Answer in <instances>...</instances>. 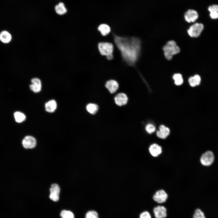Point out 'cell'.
Masks as SVG:
<instances>
[{
    "label": "cell",
    "mask_w": 218,
    "mask_h": 218,
    "mask_svg": "<svg viewBox=\"0 0 218 218\" xmlns=\"http://www.w3.org/2000/svg\"><path fill=\"white\" fill-rule=\"evenodd\" d=\"M114 43L120 51L122 60L128 66L134 67L140 56V39L135 37L122 36L112 32Z\"/></svg>",
    "instance_id": "cell-1"
},
{
    "label": "cell",
    "mask_w": 218,
    "mask_h": 218,
    "mask_svg": "<svg viewBox=\"0 0 218 218\" xmlns=\"http://www.w3.org/2000/svg\"><path fill=\"white\" fill-rule=\"evenodd\" d=\"M97 47L101 55L105 56L109 60L114 59V46L112 43L107 42H100L98 43Z\"/></svg>",
    "instance_id": "cell-2"
},
{
    "label": "cell",
    "mask_w": 218,
    "mask_h": 218,
    "mask_svg": "<svg viewBox=\"0 0 218 218\" xmlns=\"http://www.w3.org/2000/svg\"><path fill=\"white\" fill-rule=\"evenodd\" d=\"M164 54L168 60L172 59L173 55L179 53L180 49L175 41L170 40L168 41L163 48Z\"/></svg>",
    "instance_id": "cell-3"
},
{
    "label": "cell",
    "mask_w": 218,
    "mask_h": 218,
    "mask_svg": "<svg viewBox=\"0 0 218 218\" xmlns=\"http://www.w3.org/2000/svg\"><path fill=\"white\" fill-rule=\"evenodd\" d=\"M203 28L204 26L203 24L196 23L190 27L187 30V33L191 37L197 38L200 35Z\"/></svg>",
    "instance_id": "cell-4"
},
{
    "label": "cell",
    "mask_w": 218,
    "mask_h": 218,
    "mask_svg": "<svg viewBox=\"0 0 218 218\" xmlns=\"http://www.w3.org/2000/svg\"><path fill=\"white\" fill-rule=\"evenodd\" d=\"M155 218H166L168 216L167 209L163 205L155 206L152 209Z\"/></svg>",
    "instance_id": "cell-5"
},
{
    "label": "cell",
    "mask_w": 218,
    "mask_h": 218,
    "mask_svg": "<svg viewBox=\"0 0 218 218\" xmlns=\"http://www.w3.org/2000/svg\"><path fill=\"white\" fill-rule=\"evenodd\" d=\"M168 198L167 194L163 190L157 191L153 197L154 201L159 204L165 203L167 201Z\"/></svg>",
    "instance_id": "cell-6"
},
{
    "label": "cell",
    "mask_w": 218,
    "mask_h": 218,
    "mask_svg": "<svg viewBox=\"0 0 218 218\" xmlns=\"http://www.w3.org/2000/svg\"><path fill=\"white\" fill-rule=\"evenodd\" d=\"M214 157L213 153L208 151L203 154L200 158V162L202 165L208 166L211 165L213 162Z\"/></svg>",
    "instance_id": "cell-7"
},
{
    "label": "cell",
    "mask_w": 218,
    "mask_h": 218,
    "mask_svg": "<svg viewBox=\"0 0 218 218\" xmlns=\"http://www.w3.org/2000/svg\"><path fill=\"white\" fill-rule=\"evenodd\" d=\"M22 144L23 147L25 149H32L35 147L36 140L33 137L27 136L23 139Z\"/></svg>",
    "instance_id": "cell-8"
},
{
    "label": "cell",
    "mask_w": 218,
    "mask_h": 218,
    "mask_svg": "<svg viewBox=\"0 0 218 218\" xmlns=\"http://www.w3.org/2000/svg\"><path fill=\"white\" fill-rule=\"evenodd\" d=\"M60 188L57 184L51 185L50 189V192L49 195L50 199L54 201H57L59 199V194L60 192Z\"/></svg>",
    "instance_id": "cell-9"
},
{
    "label": "cell",
    "mask_w": 218,
    "mask_h": 218,
    "mask_svg": "<svg viewBox=\"0 0 218 218\" xmlns=\"http://www.w3.org/2000/svg\"><path fill=\"white\" fill-rule=\"evenodd\" d=\"M184 18L188 23L194 22L198 18L197 12L193 9H189L185 13Z\"/></svg>",
    "instance_id": "cell-10"
},
{
    "label": "cell",
    "mask_w": 218,
    "mask_h": 218,
    "mask_svg": "<svg viewBox=\"0 0 218 218\" xmlns=\"http://www.w3.org/2000/svg\"><path fill=\"white\" fill-rule=\"evenodd\" d=\"M29 87L31 90L35 93L39 92L41 90V80L37 78H32Z\"/></svg>",
    "instance_id": "cell-11"
},
{
    "label": "cell",
    "mask_w": 218,
    "mask_h": 218,
    "mask_svg": "<svg viewBox=\"0 0 218 218\" xmlns=\"http://www.w3.org/2000/svg\"><path fill=\"white\" fill-rule=\"evenodd\" d=\"M159 128V130L157 131L156 132L157 137L162 139L166 138L170 133L169 128L163 125H160Z\"/></svg>",
    "instance_id": "cell-12"
},
{
    "label": "cell",
    "mask_w": 218,
    "mask_h": 218,
    "mask_svg": "<svg viewBox=\"0 0 218 218\" xmlns=\"http://www.w3.org/2000/svg\"><path fill=\"white\" fill-rule=\"evenodd\" d=\"M105 87L111 93H115L119 88L118 82L114 80L107 81L105 84Z\"/></svg>",
    "instance_id": "cell-13"
},
{
    "label": "cell",
    "mask_w": 218,
    "mask_h": 218,
    "mask_svg": "<svg viewBox=\"0 0 218 218\" xmlns=\"http://www.w3.org/2000/svg\"><path fill=\"white\" fill-rule=\"evenodd\" d=\"M116 104L119 106L126 104L128 101L127 95L124 93H120L117 94L114 97Z\"/></svg>",
    "instance_id": "cell-14"
},
{
    "label": "cell",
    "mask_w": 218,
    "mask_h": 218,
    "mask_svg": "<svg viewBox=\"0 0 218 218\" xmlns=\"http://www.w3.org/2000/svg\"><path fill=\"white\" fill-rule=\"evenodd\" d=\"M149 151L150 154L154 157H157L162 152L161 147L156 144L151 145L149 148Z\"/></svg>",
    "instance_id": "cell-15"
},
{
    "label": "cell",
    "mask_w": 218,
    "mask_h": 218,
    "mask_svg": "<svg viewBox=\"0 0 218 218\" xmlns=\"http://www.w3.org/2000/svg\"><path fill=\"white\" fill-rule=\"evenodd\" d=\"M54 9L56 13L60 15H64L67 12V9L64 4L62 2L56 5L54 7Z\"/></svg>",
    "instance_id": "cell-16"
},
{
    "label": "cell",
    "mask_w": 218,
    "mask_h": 218,
    "mask_svg": "<svg viewBox=\"0 0 218 218\" xmlns=\"http://www.w3.org/2000/svg\"><path fill=\"white\" fill-rule=\"evenodd\" d=\"M98 31L103 36L108 35L111 32V28L107 25L102 24L100 25L97 28Z\"/></svg>",
    "instance_id": "cell-17"
},
{
    "label": "cell",
    "mask_w": 218,
    "mask_h": 218,
    "mask_svg": "<svg viewBox=\"0 0 218 218\" xmlns=\"http://www.w3.org/2000/svg\"><path fill=\"white\" fill-rule=\"evenodd\" d=\"M208 10L210 12V16L212 19L218 18V5H213L209 6Z\"/></svg>",
    "instance_id": "cell-18"
},
{
    "label": "cell",
    "mask_w": 218,
    "mask_h": 218,
    "mask_svg": "<svg viewBox=\"0 0 218 218\" xmlns=\"http://www.w3.org/2000/svg\"><path fill=\"white\" fill-rule=\"evenodd\" d=\"M57 107V103L56 101L54 100L48 101L45 103V110L49 113L54 112L56 109Z\"/></svg>",
    "instance_id": "cell-19"
},
{
    "label": "cell",
    "mask_w": 218,
    "mask_h": 218,
    "mask_svg": "<svg viewBox=\"0 0 218 218\" xmlns=\"http://www.w3.org/2000/svg\"><path fill=\"white\" fill-rule=\"evenodd\" d=\"M201 78L198 75H195L193 76L190 77L188 79V82L190 85L192 87H194L199 85L201 82Z\"/></svg>",
    "instance_id": "cell-20"
},
{
    "label": "cell",
    "mask_w": 218,
    "mask_h": 218,
    "mask_svg": "<svg viewBox=\"0 0 218 218\" xmlns=\"http://www.w3.org/2000/svg\"><path fill=\"white\" fill-rule=\"evenodd\" d=\"M12 38L10 34L8 31H3L0 34V40L4 43H8L9 42Z\"/></svg>",
    "instance_id": "cell-21"
},
{
    "label": "cell",
    "mask_w": 218,
    "mask_h": 218,
    "mask_svg": "<svg viewBox=\"0 0 218 218\" xmlns=\"http://www.w3.org/2000/svg\"><path fill=\"white\" fill-rule=\"evenodd\" d=\"M14 115L15 121L18 123L22 122L26 119L25 115L23 113L20 111L15 112Z\"/></svg>",
    "instance_id": "cell-22"
},
{
    "label": "cell",
    "mask_w": 218,
    "mask_h": 218,
    "mask_svg": "<svg viewBox=\"0 0 218 218\" xmlns=\"http://www.w3.org/2000/svg\"><path fill=\"white\" fill-rule=\"evenodd\" d=\"M98 109V106L94 104H89L86 106V109L87 111L91 114H96Z\"/></svg>",
    "instance_id": "cell-23"
},
{
    "label": "cell",
    "mask_w": 218,
    "mask_h": 218,
    "mask_svg": "<svg viewBox=\"0 0 218 218\" xmlns=\"http://www.w3.org/2000/svg\"><path fill=\"white\" fill-rule=\"evenodd\" d=\"M174 81L175 84L177 85H181L183 82V79L182 75L180 73L174 74L173 77Z\"/></svg>",
    "instance_id": "cell-24"
},
{
    "label": "cell",
    "mask_w": 218,
    "mask_h": 218,
    "mask_svg": "<svg viewBox=\"0 0 218 218\" xmlns=\"http://www.w3.org/2000/svg\"><path fill=\"white\" fill-rule=\"evenodd\" d=\"M61 218H74L73 213L70 211L66 210H62L61 213Z\"/></svg>",
    "instance_id": "cell-25"
},
{
    "label": "cell",
    "mask_w": 218,
    "mask_h": 218,
    "mask_svg": "<svg viewBox=\"0 0 218 218\" xmlns=\"http://www.w3.org/2000/svg\"><path fill=\"white\" fill-rule=\"evenodd\" d=\"M193 218H206L204 213L200 209H197L194 211Z\"/></svg>",
    "instance_id": "cell-26"
},
{
    "label": "cell",
    "mask_w": 218,
    "mask_h": 218,
    "mask_svg": "<svg viewBox=\"0 0 218 218\" xmlns=\"http://www.w3.org/2000/svg\"><path fill=\"white\" fill-rule=\"evenodd\" d=\"M85 218H99L98 215L96 211L90 210L86 213Z\"/></svg>",
    "instance_id": "cell-27"
},
{
    "label": "cell",
    "mask_w": 218,
    "mask_h": 218,
    "mask_svg": "<svg viewBox=\"0 0 218 218\" xmlns=\"http://www.w3.org/2000/svg\"><path fill=\"white\" fill-rule=\"evenodd\" d=\"M145 129L147 133L149 134H151L155 131L156 128L154 125L152 124H149L146 126Z\"/></svg>",
    "instance_id": "cell-28"
},
{
    "label": "cell",
    "mask_w": 218,
    "mask_h": 218,
    "mask_svg": "<svg viewBox=\"0 0 218 218\" xmlns=\"http://www.w3.org/2000/svg\"><path fill=\"white\" fill-rule=\"evenodd\" d=\"M139 218H152L150 212L147 210L142 212L140 214Z\"/></svg>",
    "instance_id": "cell-29"
}]
</instances>
